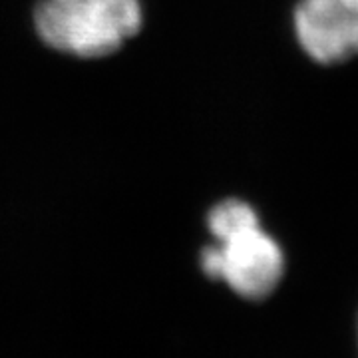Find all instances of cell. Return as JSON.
<instances>
[{
	"instance_id": "2",
	"label": "cell",
	"mask_w": 358,
	"mask_h": 358,
	"mask_svg": "<svg viewBox=\"0 0 358 358\" xmlns=\"http://www.w3.org/2000/svg\"><path fill=\"white\" fill-rule=\"evenodd\" d=\"M141 0H40L34 8L38 38L76 58L117 52L141 28Z\"/></svg>"
},
{
	"instance_id": "3",
	"label": "cell",
	"mask_w": 358,
	"mask_h": 358,
	"mask_svg": "<svg viewBox=\"0 0 358 358\" xmlns=\"http://www.w3.org/2000/svg\"><path fill=\"white\" fill-rule=\"evenodd\" d=\"M294 36L308 58L341 64L358 56V0H299Z\"/></svg>"
},
{
	"instance_id": "1",
	"label": "cell",
	"mask_w": 358,
	"mask_h": 358,
	"mask_svg": "<svg viewBox=\"0 0 358 358\" xmlns=\"http://www.w3.org/2000/svg\"><path fill=\"white\" fill-rule=\"evenodd\" d=\"M207 229L215 239L201 251L207 277L223 281L249 301H263L279 287L285 255L279 241L263 229L255 207L241 199H225L211 207Z\"/></svg>"
}]
</instances>
